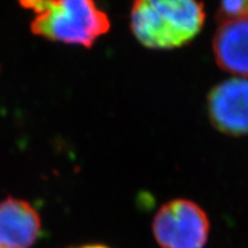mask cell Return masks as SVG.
I'll list each match as a JSON object with an SVG mask.
<instances>
[{"label":"cell","mask_w":248,"mask_h":248,"mask_svg":"<svg viewBox=\"0 0 248 248\" xmlns=\"http://www.w3.org/2000/svg\"><path fill=\"white\" fill-rule=\"evenodd\" d=\"M206 21L199 0H133L130 27L141 45L170 49L186 45Z\"/></svg>","instance_id":"1"},{"label":"cell","mask_w":248,"mask_h":248,"mask_svg":"<svg viewBox=\"0 0 248 248\" xmlns=\"http://www.w3.org/2000/svg\"><path fill=\"white\" fill-rule=\"evenodd\" d=\"M33 14L35 36L68 45L92 47L110 29L108 15L94 0H18Z\"/></svg>","instance_id":"2"},{"label":"cell","mask_w":248,"mask_h":248,"mask_svg":"<svg viewBox=\"0 0 248 248\" xmlns=\"http://www.w3.org/2000/svg\"><path fill=\"white\" fill-rule=\"evenodd\" d=\"M152 229L161 248H203L208 240L209 221L193 201L177 199L161 207Z\"/></svg>","instance_id":"3"},{"label":"cell","mask_w":248,"mask_h":248,"mask_svg":"<svg viewBox=\"0 0 248 248\" xmlns=\"http://www.w3.org/2000/svg\"><path fill=\"white\" fill-rule=\"evenodd\" d=\"M207 108L218 131L233 137L248 135V79L231 78L214 86Z\"/></svg>","instance_id":"4"},{"label":"cell","mask_w":248,"mask_h":248,"mask_svg":"<svg viewBox=\"0 0 248 248\" xmlns=\"http://www.w3.org/2000/svg\"><path fill=\"white\" fill-rule=\"evenodd\" d=\"M213 53L221 69L248 77V15L217 20Z\"/></svg>","instance_id":"5"},{"label":"cell","mask_w":248,"mask_h":248,"mask_svg":"<svg viewBox=\"0 0 248 248\" xmlns=\"http://www.w3.org/2000/svg\"><path fill=\"white\" fill-rule=\"evenodd\" d=\"M39 230V216L29 203L15 199L0 203V248H30Z\"/></svg>","instance_id":"6"},{"label":"cell","mask_w":248,"mask_h":248,"mask_svg":"<svg viewBox=\"0 0 248 248\" xmlns=\"http://www.w3.org/2000/svg\"><path fill=\"white\" fill-rule=\"evenodd\" d=\"M78 248H108V247L104 246V245H88V246H83Z\"/></svg>","instance_id":"7"}]
</instances>
